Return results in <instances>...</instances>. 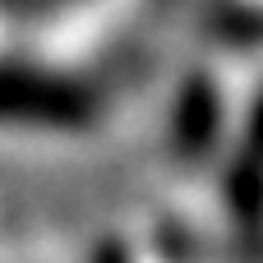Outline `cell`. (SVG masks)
<instances>
[{
	"label": "cell",
	"instance_id": "6da1fadb",
	"mask_svg": "<svg viewBox=\"0 0 263 263\" xmlns=\"http://www.w3.org/2000/svg\"><path fill=\"white\" fill-rule=\"evenodd\" d=\"M0 116L14 120H42V125H69L79 116L74 92L46 79H0Z\"/></svg>",
	"mask_w": 263,
	"mask_h": 263
}]
</instances>
